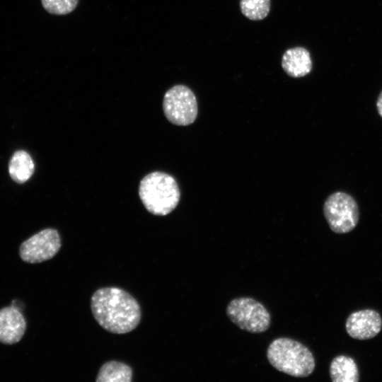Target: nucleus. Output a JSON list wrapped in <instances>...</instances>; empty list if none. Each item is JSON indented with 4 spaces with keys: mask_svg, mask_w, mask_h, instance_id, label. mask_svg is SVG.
<instances>
[{
    "mask_svg": "<svg viewBox=\"0 0 382 382\" xmlns=\"http://www.w3.org/2000/svg\"><path fill=\"white\" fill-rule=\"evenodd\" d=\"M323 214L330 229L336 233L352 231L359 219L357 203L351 195L343 192H335L326 199Z\"/></svg>",
    "mask_w": 382,
    "mask_h": 382,
    "instance_id": "39448f33",
    "label": "nucleus"
},
{
    "mask_svg": "<svg viewBox=\"0 0 382 382\" xmlns=\"http://www.w3.org/2000/svg\"><path fill=\"white\" fill-rule=\"evenodd\" d=\"M163 110L170 123L178 126L189 125L195 122L197 116L196 97L186 86H174L164 95Z\"/></svg>",
    "mask_w": 382,
    "mask_h": 382,
    "instance_id": "423d86ee",
    "label": "nucleus"
},
{
    "mask_svg": "<svg viewBox=\"0 0 382 382\" xmlns=\"http://www.w3.org/2000/svg\"><path fill=\"white\" fill-rule=\"evenodd\" d=\"M132 368L121 361H110L102 365L96 377L97 382H131Z\"/></svg>",
    "mask_w": 382,
    "mask_h": 382,
    "instance_id": "ddd939ff",
    "label": "nucleus"
},
{
    "mask_svg": "<svg viewBox=\"0 0 382 382\" xmlns=\"http://www.w3.org/2000/svg\"><path fill=\"white\" fill-rule=\"evenodd\" d=\"M330 375L333 382H357L359 374L355 361L345 355L335 357L330 365Z\"/></svg>",
    "mask_w": 382,
    "mask_h": 382,
    "instance_id": "9b49d317",
    "label": "nucleus"
},
{
    "mask_svg": "<svg viewBox=\"0 0 382 382\" xmlns=\"http://www.w3.org/2000/svg\"><path fill=\"white\" fill-rule=\"evenodd\" d=\"M381 328V317L376 311L372 309L360 310L351 313L345 323L347 334L359 340L374 337Z\"/></svg>",
    "mask_w": 382,
    "mask_h": 382,
    "instance_id": "6e6552de",
    "label": "nucleus"
},
{
    "mask_svg": "<svg viewBox=\"0 0 382 382\" xmlns=\"http://www.w3.org/2000/svg\"><path fill=\"white\" fill-rule=\"evenodd\" d=\"M93 317L105 330L125 334L134 330L141 320L137 301L118 287H103L96 290L91 299Z\"/></svg>",
    "mask_w": 382,
    "mask_h": 382,
    "instance_id": "f257e3e1",
    "label": "nucleus"
},
{
    "mask_svg": "<svg viewBox=\"0 0 382 382\" xmlns=\"http://www.w3.org/2000/svg\"><path fill=\"white\" fill-rule=\"evenodd\" d=\"M25 329V319L17 307L12 305L0 310V342L13 345L19 342Z\"/></svg>",
    "mask_w": 382,
    "mask_h": 382,
    "instance_id": "1a4fd4ad",
    "label": "nucleus"
},
{
    "mask_svg": "<svg viewBox=\"0 0 382 382\" xmlns=\"http://www.w3.org/2000/svg\"><path fill=\"white\" fill-rule=\"evenodd\" d=\"M282 67L287 75L294 78L307 75L312 69L309 52L302 47L288 49L282 56Z\"/></svg>",
    "mask_w": 382,
    "mask_h": 382,
    "instance_id": "9d476101",
    "label": "nucleus"
},
{
    "mask_svg": "<svg viewBox=\"0 0 382 382\" xmlns=\"http://www.w3.org/2000/svg\"><path fill=\"white\" fill-rule=\"evenodd\" d=\"M139 196L149 212L156 216H166L178 204L180 192L172 175L154 171L140 181Z\"/></svg>",
    "mask_w": 382,
    "mask_h": 382,
    "instance_id": "f03ea898",
    "label": "nucleus"
},
{
    "mask_svg": "<svg viewBox=\"0 0 382 382\" xmlns=\"http://www.w3.org/2000/svg\"><path fill=\"white\" fill-rule=\"evenodd\" d=\"M270 364L279 371L294 377H307L315 369L310 349L294 340L280 337L273 340L267 350Z\"/></svg>",
    "mask_w": 382,
    "mask_h": 382,
    "instance_id": "7ed1b4c3",
    "label": "nucleus"
},
{
    "mask_svg": "<svg viewBox=\"0 0 382 382\" xmlns=\"http://www.w3.org/2000/svg\"><path fill=\"white\" fill-rule=\"evenodd\" d=\"M35 166L30 155L23 150L16 151L8 164L11 179L17 183L26 182L33 174Z\"/></svg>",
    "mask_w": 382,
    "mask_h": 382,
    "instance_id": "f8f14e48",
    "label": "nucleus"
},
{
    "mask_svg": "<svg viewBox=\"0 0 382 382\" xmlns=\"http://www.w3.org/2000/svg\"><path fill=\"white\" fill-rule=\"evenodd\" d=\"M226 314L232 323L249 332L261 333L270 328V313L261 303L252 298L233 299L227 306Z\"/></svg>",
    "mask_w": 382,
    "mask_h": 382,
    "instance_id": "20e7f679",
    "label": "nucleus"
},
{
    "mask_svg": "<svg viewBox=\"0 0 382 382\" xmlns=\"http://www.w3.org/2000/svg\"><path fill=\"white\" fill-rule=\"evenodd\" d=\"M61 238L56 229L45 228L23 242L21 258L28 263H39L52 258L61 248Z\"/></svg>",
    "mask_w": 382,
    "mask_h": 382,
    "instance_id": "0eeeda50",
    "label": "nucleus"
},
{
    "mask_svg": "<svg viewBox=\"0 0 382 382\" xmlns=\"http://www.w3.org/2000/svg\"><path fill=\"white\" fill-rule=\"evenodd\" d=\"M43 8L54 15H66L72 12L79 0H41Z\"/></svg>",
    "mask_w": 382,
    "mask_h": 382,
    "instance_id": "2eb2a0df",
    "label": "nucleus"
},
{
    "mask_svg": "<svg viewBox=\"0 0 382 382\" xmlns=\"http://www.w3.org/2000/svg\"><path fill=\"white\" fill-rule=\"evenodd\" d=\"M241 13L250 20L260 21L267 17L270 9V0H241Z\"/></svg>",
    "mask_w": 382,
    "mask_h": 382,
    "instance_id": "4468645a",
    "label": "nucleus"
},
{
    "mask_svg": "<svg viewBox=\"0 0 382 382\" xmlns=\"http://www.w3.org/2000/svg\"><path fill=\"white\" fill-rule=\"evenodd\" d=\"M376 107L379 115L382 117V91L378 98Z\"/></svg>",
    "mask_w": 382,
    "mask_h": 382,
    "instance_id": "dca6fc26",
    "label": "nucleus"
}]
</instances>
